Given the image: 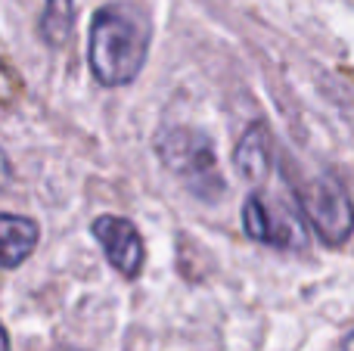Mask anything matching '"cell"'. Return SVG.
<instances>
[{"instance_id": "3", "label": "cell", "mask_w": 354, "mask_h": 351, "mask_svg": "<svg viewBox=\"0 0 354 351\" xmlns=\"http://www.w3.org/2000/svg\"><path fill=\"white\" fill-rule=\"evenodd\" d=\"M292 180L295 205H299L305 224L320 236L324 246H345L354 234V202L339 178L333 174H311V178Z\"/></svg>"}, {"instance_id": "1", "label": "cell", "mask_w": 354, "mask_h": 351, "mask_svg": "<svg viewBox=\"0 0 354 351\" xmlns=\"http://www.w3.org/2000/svg\"><path fill=\"white\" fill-rule=\"evenodd\" d=\"M153 28L143 10L131 3H106L93 12L87 62L103 87L134 84L149 56Z\"/></svg>"}, {"instance_id": "7", "label": "cell", "mask_w": 354, "mask_h": 351, "mask_svg": "<svg viewBox=\"0 0 354 351\" xmlns=\"http://www.w3.org/2000/svg\"><path fill=\"white\" fill-rule=\"evenodd\" d=\"M0 240H3V267L12 271L25 258H31V252L37 249V240H41V227L31 218L6 211V215H0Z\"/></svg>"}, {"instance_id": "4", "label": "cell", "mask_w": 354, "mask_h": 351, "mask_svg": "<svg viewBox=\"0 0 354 351\" xmlns=\"http://www.w3.org/2000/svg\"><path fill=\"white\" fill-rule=\"evenodd\" d=\"M93 240L103 246L109 265L122 274L124 280H137L143 271V261H147V246H143V236L128 218L122 215H100L91 224Z\"/></svg>"}, {"instance_id": "9", "label": "cell", "mask_w": 354, "mask_h": 351, "mask_svg": "<svg viewBox=\"0 0 354 351\" xmlns=\"http://www.w3.org/2000/svg\"><path fill=\"white\" fill-rule=\"evenodd\" d=\"M342 351H354V333L345 336V342H342Z\"/></svg>"}, {"instance_id": "5", "label": "cell", "mask_w": 354, "mask_h": 351, "mask_svg": "<svg viewBox=\"0 0 354 351\" xmlns=\"http://www.w3.org/2000/svg\"><path fill=\"white\" fill-rule=\"evenodd\" d=\"M243 230L249 240L261 243V246H274V249H299L305 246L299 224L280 211L277 205L268 202L264 193H249L243 202Z\"/></svg>"}, {"instance_id": "2", "label": "cell", "mask_w": 354, "mask_h": 351, "mask_svg": "<svg viewBox=\"0 0 354 351\" xmlns=\"http://www.w3.org/2000/svg\"><path fill=\"white\" fill-rule=\"evenodd\" d=\"M156 155L159 162L180 180V187L187 193H193L202 202H218L227 193L224 174L218 165V153H214V143L205 131L199 128H162L153 140Z\"/></svg>"}, {"instance_id": "8", "label": "cell", "mask_w": 354, "mask_h": 351, "mask_svg": "<svg viewBox=\"0 0 354 351\" xmlns=\"http://www.w3.org/2000/svg\"><path fill=\"white\" fill-rule=\"evenodd\" d=\"M75 28V0H44L41 41L47 47H66Z\"/></svg>"}, {"instance_id": "6", "label": "cell", "mask_w": 354, "mask_h": 351, "mask_svg": "<svg viewBox=\"0 0 354 351\" xmlns=\"http://www.w3.org/2000/svg\"><path fill=\"white\" fill-rule=\"evenodd\" d=\"M270 149H274V143H270L268 128L261 122L249 124L245 134L239 137L236 149H233V168H236V174L245 184H258V180L268 178L270 162H274Z\"/></svg>"}]
</instances>
